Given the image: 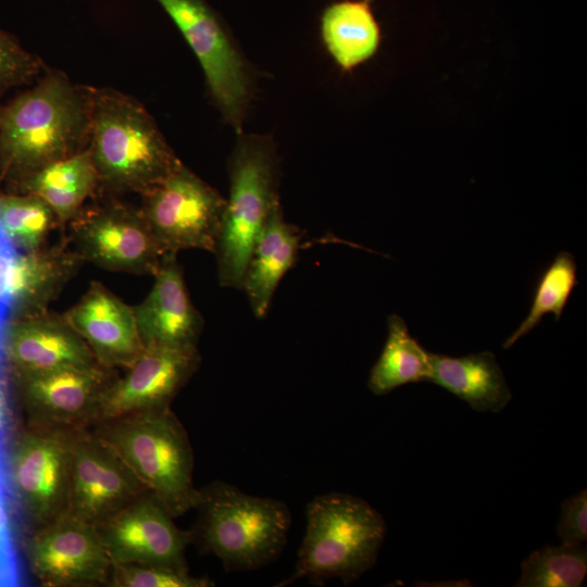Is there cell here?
Wrapping results in <instances>:
<instances>
[{"mask_svg": "<svg viewBox=\"0 0 587 587\" xmlns=\"http://www.w3.org/2000/svg\"><path fill=\"white\" fill-rule=\"evenodd\" d=\"M91 88L49 71L0 107V180L12 191L42 167L83 151Z\"/></svg>", "mask_w": 587, "mask_h": 587, "instance_id": "obj_1", "label": "cell"}, {"mask_svg": "<svg viewBox=\"0 0 587 587\" xmlns=\"http://www.w3.org/2000/svg\"><path fill=\"white\" fill-rule=\"evenodd\" d=\"M89 150L98 183L145 192L182 162L147 109L111 88H91Z\"/></svg>", "mask_w": 587, "mask_h": 587, "instance_id": "obj_2", "label": "cell"}, {"mask_svg": "<svg viewBox=\"0 0 587 587\" xmlns=\"http://www.w3.org/2000/svg\"><path fill=\"white\" fill-rule=\"evenodd\" d=\"M199 490L191 542L215 555L229 572L254 571L279 557L291 525L286 503L221 480Z\"/></svg>", "mask_w": 587, "mask_h": 587, "instance_id": "obj_3", "label": "cell"}, {"mask_svg": "<svg viewBox=\"0 0 587 587\" xmlns=\"http://www.w3.org/2000/svg\"><path fill=\"white\" fill-rule=\"evenodd\" d=\"M92 425L174 517L196 508L200 490L193 484L192 448L170 407Z\"/></svg>", "mask_w": 587, "mask_h": 587, "instance_id": "obj_4", "label": "cell"}, {"mask_svg": "<svg viewBox=\"0 0 587 587\" xmlns=\"http://www.w3.org/2000/svg\"><path fill=\"white\" fill-rule=\"evenodd\" d=\"M305 517L295 571L282 585L303 578L349 584L375 564L387 528L369 502L342 492L324 494L308 503Z\"/></svg>", "mask_w": 587, "mask_h": 587, "instance_id": "obj_5", "label": "cell"}, {"mask_svg": "<svg viewBox=\"0 0 587 587\" xmlns=\"http://www.w3.org/2000/svg\"><path fill=\"white\" fill-rule=\"evenodd\" d=\"M228 174L229 192L213 253L220 285L240 289L255 239L279 204V166L273 140L238 134Z\"/></svg>", "mask_w": 587, "mask_h": 587, "instance_id": "obj_6", "label": "cell"}, {"mask_svg": "<svg viewBox=\"0 0 587 587\" xmlns=\"http://www.w3.org/2000/svg\"><path fill=\"white\" fill-rule=\"evenodd\" d=\"M193 51L209 92L223 118L238 134L254 95L249 62L205 0H157Z\"/></svg>", "mask_w": 587, "mask_h": 587, "instance_id": "obj_7", "label": "cell"}, {"mask_svg": "<svg viewBox=\"0 0 587 587\" xmlns=\"http://www.w3.org/2000/svg\"><path fill=\"white\" fill-rule=\"evenodd\" d=\"M72 430L29 425L8 445L7 477L16 512L36 528L67 511Z\"/></svg>", "mask_w": 587, "mask_h": 587, "instance_id": "obj_8", "label": "cell"}, {"mask_svg": "<svg viewBox=\"0 0 587 587\" xmlns=\"http://www.w3.org/2000/svg\"><path fill=\"white\" fill-rule=\"evenodd\" d=\"M225 198L180 163L142 192L140 211L163 253L186 249L214 252Z\"/></svg>", "mask_w": 587, "mask_h": 587, "instance_id": "obj_9", "label": "cell"}, {"mask_svg": "<svg viewBox=\"0 0 587 587\" xmlns=\"http://www.w3.org/2000/svg\"><path fill=\"white\" fill-rule=\"evenodd\" d=\"M71 239L83 261L112 272L154 275L164 254L140 209L121 202L80 210Z\"/></svg>", "mask_w": 587, "mask_h": 587, "instance_id": "obj_10", "label": "cell"}, {"mask_svg": "<svg viewBox=\"0 0 587 587\" xmlns=\"http://www.w3.org/2000/svg\"><path fill=\"white\" fill-rule=\"evenodd\" d=\"M88 427L71 434L66 512L96 526L147 490L120 454Z\"/></svg>", "mask_w": 587, "mask_h": 587, "instance_id": "obj_11", "label": "cell"}, {"mask_svg": "<svg viewBox=\"0 0 587 587\" xmlns=\"http://www.w3.org/2000/svg\"><path fill=\"white\" fill-rule=\"evenodd\" d=\"M174 516L145 491L96 525L112 564H147L188 571L185 551L191 532L180 529Z\"/></svg>", "mask_w": 587, "mask_h": 587, "instance_id": "obj_12", "label": "cell"}, {"mask_svg": "<svg viewBox=\"0 0 587 587\" xmlns=\"http://www.w3.org/2000/svg\"><path fill=\"white\" fill-rule=\"evenodd\" d=\"M27 559L33 574L48 587L107 584L112 567L96 526L67 512L35 529Z\"/></svg>", "mask_w": 587, "mask_h": 587, "instance_id": "obj_13", "label": "cell"}, {"mask_svg": "<svg viewBox=\"0 0 587 587\" xmlns=\"http://www.w3.org/2000/svg\"><path fill=\"white\" fill-rule=\"evenodd\" d=\"M108 370L98 364L11 377L29 425L76 429L96 422L101 397L112 382Z\"/></svg>", "mask_w": 587, "mask_h": 587, "instance_id": "obj_14", "label": "cell"}, {"mask_svg": "<svg viewBox=\"0 0 587 587\" xmlns=\"http://www.w3.org/2000/svg\"><path fill=\"white\" fill-rule=\"evenodd\" d=\"M199 363L198 348L145 347L125 376L104 390L96 422L170 407Z\"/></svg>", "mask_w": 587, "mask_h": 587, "instance_id": "obj_15", "label": "cell"}, {"mask_svg": "<svg viewBox=\"0 0 587 587\" xmlns=\"http://www.w3.org/2000/svg\"><path fill=\"white\" fill-rule=\"evenodd\" d=\"M3 353L11 376L99 364L64 316L48 311L10 319Z\"/></svg>", "mask_w": 587, "mask_h": 587, "instance_id": "obj_16", "label": "cell"}, {"mask_svg": "<svg viewBox=\"0 0 587 587\" xmlns=\"http://www.w3.org/2000/svg\"><path fill=\"white\" fill-rule=\"evenodd\" d=\"M146 299L133 311L145 347L198 348L203 320L188 294L176 253H164Z\"/></svg>", "mask_w": 587, "mask_h": 587, "instance_id": "obj_17", "label": "cell"}, {"mask_svg": "<svg viewBox=\"0 0 587 587\" xmlns=\"http://www.w3.org/2000/svg\"><path fill=\"white\" fill-rule=\"evenodd\" d=\"M63 316L105 369H127L145 349L133 307L99 282Z\"/></svg>", "mask_w": 587, "mask_h": 587, "instance_id": "obj_18", "label": "cell"}, {"mask_svg": "<svg viewBox=\"0 0 587 587\" xmlns=\"http://www.w3.org/2000/svg\"><path fill=\"white\" fill-rule=\"evenodd\" d=\"M82 262L66 243L18 251L10 279V319L48 311Z\"/></svg>", "mask_w": 587, "mask_h": 587, "instance_id": "obj_19", "label": "cell"}, {"mask_svg": "<svg viewBox=\"0 0 587 587\" xmlns=\"http://www.w3.org/2000/svg\"><path fill=\"white\" fill-rule=\"evenodd\" d=\"M300 240V230L286 222L277 204L255 239L240 288L258 319L265 316L279 282L295 264Z\"/></svg>", "mask_w": 587, "mask_h": 587, "instance_id": "obj_20", "label": "cell"}, {"mask_svg": "<svg viewBox=\"0 0 587 587\" xmlns=\"http://www.w3.org/2000/svg\"><path fill=\"white\" fill-rule=\"evenodd\" d=\"M428 383L445 388L478 412H500L512 399L503 372L491 351L464 357L430 352Z\"/></svg>", "mask_w": 587, "mask_h": 587, "instance_id": "obj_21", "label": "cell"}, {"mask_svg": "<svg viewBox=\"0 0 587 587\" xmlns=\"http://www.w3.org/2000/svg\"><path fill=\"white\" fill-rule=\"evenodd\" d=\"M321 36L326 51L342 73H352L379 51L383 33L373 0H338L324 10Z\"/></svg>", "mask_w": 587, "mask_h": 587, "instance_id": "obj_22", "label": "cell"}, {"mask_svg": "<svg viewBox=\"0 0 587 587\" xmlns=\"http://www.w3.org/2000/svg\"><path fill=\"white\" fill-rule=\"evenodd\" d=\"M98 184L88 149L51 163L20 183L11 192L42 198L61 224L71 221Z\"/></svg>", "mask_w": 587, "mask_h": 587, "instance_id": "obj_23", "label": "cell"}, {"mask_svg": "<svg viewBox=\"0 0 587 587\" xmlns=\"http://www.w3.org/2000/svg\"><path fill=\"white\" fill-rule=\"evenodd\" d=\"M384 348L370 371L367 387L376 396L420 382H428L430 352L410 334L404 320L391 314Z\"/></svg>", "mask_w": 587, "mask_h": 587, "instance_id": "obj_24", "label": "cell"}, {"mask_svg": "<svg viewBox=\"0 0 587 587\" xmlns=\"http://www.w3.org/2000/svg\"><path fill=\"white\" fill-rule=\"evenodd\" d=\"M0 224L18 251H32L46 246L50 232L61 223L42 198L0 190Z\"/></svg>", "mask_w": 587, "mask_h": 587, "instance_id": "obj_25", "label": "cell"}, {"mask_svg": "<svg viewBox=\"0 0 587 587\" xmlns=\"http://www.w3.org/2000/svg\"><path fill=\"white\" fill-rule=\"evenodd\" d=\"M576 272L574 257L567 251H560L538 277L529 312L503 342V349H509L528 334L546 314L552 313L554 320L560 321L567 300L578 284Z\"/></svg>", "mask_w": 587, "mask_h": 587, "instance_id": "obj_26", "label": "cell"}, {"mask_svg": "<svg viewBox=\"0 0 587 587\" xmlns=\"http://www.w3.org/2000/svg\"><path fill=\"white\" fill-rule=\"evenodd\" d=\"M517 587H579L587 575L585 545L546 546L521 564Z\"/></svg>", "mask_w": 587, "mask_h": 587, "instance_id": "obj_27", "label": "cell"}, {"mask_svg": "<svg viewBox=\"0 0 587 587\" xmlns=\"http://www.w3.org/2000/svg\"><path fill=\"white\" fill-rule=\"evenodd\" d=\"M111 587H209L214 583L195 577L188 571L147 564H112L109 580Z\"/></svg>", "mask_w": 587, "mask_h": 587, "instance_id": "obj_28", "label": "cell"}, {"mask_svg": "<svg viewBox=\"0 0 587 587\" xmlns=\"http://www.w3.org/2000/svg\"><path fill=\"white\" fill-rule=\"evenodd\" d=\"M42 70L43 63L38 57L0 28V98L10 89L36 79Z\"/></svg>", "mask_w": 587, "mask_h": 587, "instance_id": "obj_29", "label": "cell"}, {"mask_svg": "<svg viewBox=\"0 0 587 587\" xmlns=\"http://www.w3.org/2000/svg\"><path fill=\"white\" fill-rule=\"evenodd\" d=\"M13 512L16 509L8 484L7 464H0V586H16L21 583Z\"/></svg>", "mask_w": 587, "mask_h": 587, "instance_id": "obj_30", "label": "cell"}, {"mask_svg": "<svg viewBox=\"0 0 587 587\" xmlns=\"http://www.w3.org/2000/svg\"><path fill=\"white\" fill-rule=\"evenodd\" d=\"M587 490H580L561 504L557 534L561 544L579 546L587 540Z\"/></svg>", "mask_w": 587, "mask_h": 587, "instance_id": "obj_31", "label": "cell"}, {"mask_svg": "<svg viewBox=\"0 0 587 587\" xmlns=\"http://www.w3.org/2000/svg\"><path fill=\"white\" fill-rule=\"evenodd\" d=\"M18 250L13 246L0 224V312L10 311V279Z\"/></svg>", "mask_w": 587, "mask_h": 587, "instance_id": "obj_32", "label": "cell"}, {"mask_svg": "<svg viewBox=\"0 0 587 587\" xmlns=\"http://www.w3.org/2000/svg\"><path fill=\"white\" fill-rule=\"evenodd\" d=\"M11 422L9 372L0 378V463L7 461V437Z\"/></svg>", "mask_w": 587, "mask_h": 587, "instance_id": "obj_33", "label": "cell"}]
</instances>
